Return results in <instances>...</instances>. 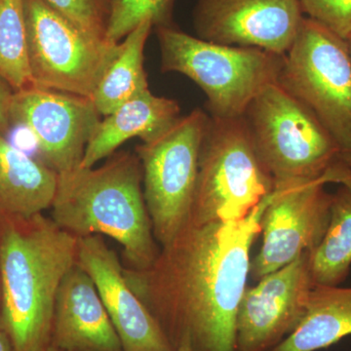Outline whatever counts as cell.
I'll return each mask as SVG.
<instances>
[{
	"mask_svg": "<svg viewBox=\"0 0 351 351\" xmlns=\"http://www.w3.org/2000/svg\"><path fill=\"white\" fill-rule=\"evenodd\" d=\"M58 174L0 134V219L29 218L52 206Z\"/></svg>",
	"mask_w": 351,
	"mask_h": 351,
	"instance_id": "cell-17",
	"label": "cell"
},
{
	"mask_svg": "<svg viewBox=\"0 0 351 351\" xmlns=\"http://www.w3.org/2000/svg\"><path fill=\"white\" fill-rule=\"evenodd\" d=\"M76 263L93 280L123 351H175L158 321L132 288L125 267L101 235L78 237Z\"/></svg>",
	"mask_w": 351,
	"mask_h": 351,
	"instance_id": "cell-14",
	"label": "cell"
},
{
	"mask_svg": "<svg viewBox=\"0 0 351 351\" xmlns=\"http://www.w3.org/2000/svg\"><path fill=\"white\" fill-rule=\"evenodd\" d=\"M304 17L298 0H197L193 24L203 40L285 55Z\"/></svg>",
	"mask_w": 351,
	"mask_h": 351,
	"instance_id": "cell-13",
	"label": "cell"
},
{
	"mask_svg": "<svg viewBox=\"0 0 351 351\" xmlns=\"http://www.w3.org/2000/svg\"><path fill=\"white\" fill-rule=\"evenodd\" d=\"M38 351H60V350H58L57 348H53V346H46V348H43V350H40Z\"/></svg>",
	"mask_w": 351,
	"mask_h": 351,
	"instance_id": "cell-29",
	"label": "cell"
},
{
	"mask_svg": "<svg viewBox=\"0 0 351 351\" xmlns=\"http://www.w3.org/2000/svg\"><path fill=\"white\" fill-rule=\"evenodd\" d=\"M14 90L0 77V134L8 132L11 126L10 108Z\"/></svg>",
	"mask_w": 351,
	"mask_h": 351,
	"instance_id": "cell-25",
	"label": "cell"
},
{
	"mask_svg": "<svg viewBox=\"0 0 351 351\" xmlns=\"http://www.w3.org/2000/svg\"><path fill=\"white\" fill-rule=\"evenodd\" d=\"M156 31L163 73H182L197 84L213 119L243 117L263 88L277 82L282 69L284 55L210 43L174 25Z\"/></svg>",
	"mask_w": 351,
	"mask_h": 351,
	"instance_id": "cell-5",
	"label": "cell"
},
{
	"mask_svg": "<svg viewBox=\"0 0 351 351\" xmlns=\"http://www.w3.org/2000/svg\"><path fill=\"white\" fill-rule=\"evenodd\" d=\"M180 112L177 101L156 96L151 90L127 101L101 120L88 143L80 167H94L132 138H140L143 143L158 138L174 125Z\"/></svg>",
	"mask_w": 351,
	"mask_h": 351,
	"instance_id": "cell-16",
	"label": "cell"
},
{
	"mask_svg": "<svg viewBox=\"0 0 351 351\" xmlns=\"http://www.w3.org/2000/svg\"><path fill=\"white\" fill-rule=\"evenodd\" d=\"M306 17L346 39L351 36V0H298Z\"/></svg>",
	"mask_w": 351,
	"mask_h": 351,
	"instance_id": "cell-24",
	"label": "cell"
},
{
	"mask_svg": "<svg viewBox=\"0 0 351 351\" xmlns=\"http://www.w3.org/2000/svg\"><path fill=\"white\" fill-rule=\"evenodd\" d=\"M176 0H110L106 38L119 43L145 21L156 27L173 25Z\"/></svg>",
	"mask_w": 351,
	"mask_h": 351,
	"instance_id": "cell-22",
	"label": "cell"
},
{
	"mask_svg": "<svg viewBox=\"0 0 351 351\" xmlns=\"http://www.w3.org/2000/svg\"><path fill=\"white\" fill-rule=\"evenodd\" d=\"M243 117L276 188L325 177L339 184L350 179L331 133L278 83L263 88Z\"/></svg>",
	"mask_w": 351,
	"mask_h": 351,
	"instance_id": "cell-4",
	"label": "cell"
},
{
	"mask_svg": "<svg viewBox=\"0 0 351 351\" xmlns=\"http://www.w3.org/2000/svg\"><path fill=\"white\" fill-rule=\"evenodd\" d=\"M309 256L306 252L245 289L237 313V351H269L297 328L315 286Z\"/></svg>",
	"mask_w": 351,
	"mask_h": 351,
	"instance_id": "cell-12",
	"label": "cell"
},
{
	"mask_svg": "<svg viewBox=\"0 0 351 351\" xmlns=\"http://www.w3.org/2000/svg\"><path fill=\"white\" fill-rule=\"evenodd\" d=\"M351 336V287L315 285L297 328L269 351H317Z\"/></svg>",
	"mask_w": 351,
	"mask_h": 351,
	"instance_id": "cell-18",
	"label": "cell"
},
{
	"mask_svg": "<svg viewBox=\"0 0 351 351\" xmlns=\"http://www.w3.org/2000/svg\"><path fill=\"white\" fill-rule=\"evenodd\" d=\"M73 24L98 38H106L108 0H43Z\"/></svg>",
	"mask_w": 351,
	"mask_h": 351,
	"instance_id": "cell-23",
	"label": "cell"
},
{
	"mask_svg": "<svg viewBox=\"0 0 351 351\" xmlns=\"http://www.w3.org/2000/svg\"><path fill=\"white\" fill-rule=\"evenodd\" d=\"M50 346L60 351H123L93 280L77 263L58 289Z\"/></svg>",
	"mask_w": 351,
	"mask_h": 351,
	"instance_id": "cell-15",
	"label": "cell"
},
{
	"mask_svg": "<svg viewBox=\"0 0 351 351\" xmlns=\"http://www.w3.org/2000/svg\"><path fill=\"white\" fill-rule=\"evenodd\" d=\"M152 27V21H145L120 43L119 54L108 66L91 98L103 117L149 91L144 51Z\"/></svg>",
	"mask_w": 351,
	"mask_h": 351,
	"instance_id": "cell-19",
	"label": "cell"
},
{
	"mask_svg": "<svg viewBox=\"0 0 351 351\" xmlns=\"http://www.w3.org/2000/svg\"><path fill=\"white\" fill-rule=\"evenodd\" d=\"M315 285L339 286L351 267V178L332 193L326 232L309 256Z\"/></svg>",
	"mask_w": 351,
	"mask_h": 351,
	"instance_id": "cell-20",
	"label": "cell"
},
{
	"mask_svg": "<svg viewBox=\"0 0 351 351\" xmlns=\"http://www.w3.org/2000/svg\"><path fill=\"white\" fill-rule=\"evenodd\" d=\"M277 83L326 127L341 149L351 152V58L348 43L304 17L284 55Z\"/></svg>",
	"mask_w": 351,
	"mask_h": 351,
	"instance_id": "cell-7",
	"label": "cell"
},
{
	"mask_svg": "<svg viewBox=\"0 0 351 351\" xmlns=\"http://www.w3.org/2000/svg\"><path fill=\"white\" fill-rule=\"evenodd\" d=\"M175 351H195V350H193V346L189 341H184L176 346Z\"/></svg>",
	"mask_w": 351,
	"mask_h": 351,
	"instance_id": "cell-27",
	"label": "cell"
},
{
	"mask_svg": "<svg viewBox=\"0 0 351 351\" xmlns=\"http://www.w3.org/2000/svg\"><path fill=\"white\" fill-rule=\"evenodd\" d=\"M52 219L76 237L107 235L122 247L127 269L142 271L159 252L143 189L140 159L128 152L98 168L78 167L58 175Z\"/></svg>",
	"mask_w": 351,
	"mask_h": 351,
	"instance_id": "cell-3",
	"label": "cell"
},
{
	"mask_svg": "<svg viewBox=\"0 0 351 351\" xmlns=\"http://www.w3.org/2000/svg\"><path fill=\"white\" fill-rule=\"evenodd\" d=\"M0 351H15L8 336L0 329Z\"/></svg>",
	"mask_w": 351,
	"mask_h": 351,
	"instance_id": "cell-26",
	"label": "cell"
},
{
	"mask_svg": "<svg viewBox=\"0 0 351 351\" xmlns=\"http://www.w3.org/2000/svg\"><path fill=\"white\" fill-rule=\"evenodd\" d=\"M100 115L91 98L36 86L14 92L10 108L11 123L32 132L40 161L58 175L80 167Z\"/></svg>",
	"mask_w": 351,
	"mask_h": 351,
	"instance_id": "cell-11",
	"label": "cell"
},
{
	"mask_svg": "<svg viewBox=\"0 0 351 351\" xmlns=\"http://www.w3.org/2000/svg\"><path fill=\"white\" fill-rule=\"evenodd\" d=\"M77 243L43 213L0 219V329L15 351L50 346L58 289L76 263Z\"/></svg>",
	"mask_w": 351,
	"mask_h": 351,
	"instance_id": "cell-2",
	"label": "cell"
},
{
	"mask_svg": "<svg viewBox=\"0 0 351 351\" xmlns=\"http://www.w3.org/2000/svg\"><path fill=\"white\" fill-rule=\"evenodd\" d=\"M272 193L240 221H189L152 267L125 269L174 348L188 341L195 351H237V313L250 276L251 247Z\"/></svg>",
	"mask_w": 351,
	"mask_h": 351,
	"instance_id": "cell-1",
	"label": "cell"
},
{
	"mask_svg": "<svg viewBox=\"0 0 351 351\" xmlns=\"http://www.w3.org/2000/svg\"><path fill=\"white\" fill-rule=\"evenodd\" d=\"M274 189V178L256 151L244 117L209 115L189 221H240Z\"/></svg>",
	"mask_w": 351,
	"mask_h": 351,
	"instance_id": "cell-6",
	"label": "cell"
},
{
	"mask_svg": "<svg viewBox=\"0 0 351 351\" xmlns=\"http://www.w3.org/2000/svg\"><path fill=\"white\" fill-rule=\"evenodd\" d=\"M348 48H350V58H351V36L350 38L348 39Z\"/></svg>",
	"mask_w": 351,
	"mask_h": 351,
	"instance_id": "cell-30",
	"label": "cell"
},
{
	"mask_svg": "<svg viewBox=\"0 0 351 351\" xmlns=\"http://www.w3.org/2000/svg\"><path fill=\"white\" fill-rule=\"evenodd\" d=\"M341 160L351 170V152L350 154H341Z\"/></svg>",
	"mask_w": 351,
	"mask_h": 351,
	"instance_id": "cell-28",
	"label": "cell"
},
{
	"mask_svg": "<svg viewBox=\"0 0 351 351\" xmlns=\"http://www.w3.org/2000/svg\"><path fill=\"white\" fill-rule=\"evenodd\" d=\"M0 77L14 92L34 86L27 59L24 0H0Z\"/></svg>",
	"mask_w": 351,
	"mask_h": 351,
	"instance_id": "cell-21",
	"label": "cell"
},
{
	"mask_svg": "<svg viewBox=\"0 0 351 351\" xmlns=\"http://www.w3.org/2000/svg\"><path fill=\"white\" fill-rule=\"evenodd\" d=\"M330 182L325 177L274 189L261 219L262 246L251 260L252 278L258 280L319 245L330 219Z\"/></svg>",
	"mask_w": 351,
	"mask_h": 351,
	"instance_id": "cell-10",
	"label": "cell"
},
{
	"mask_svg": "<svg viewBox=\"0 0 351 351\" xmlns=\"http://www.w3.org/2000/svg\"><path fill=\"white\" fill-rule=\"evenodd\" d=\"M27 59L34 86L92 98L120 50L45 3L24 0Z\"/></svg>",
	"mask_w": 351,
	"mask_h": 351,
	"instance_id": "cell-9",
	"label": "cell"
},
{
	"mask_svg": "<svg viewBox=\"0 0 351 351\" xmlns=\"http://www.w3.org/2000/svg\"><path fill=\"white\" fill-rule=\"evenodd\" d=\"M209 114L195 108L165 133L137 145L143 189L156 241L167 246L189 223Z\"/></svg>",
	"mask_w": 351,
	"mask_h": 351,
	"instance_id": "cell-8",
	"label": "cell"
}]
</instances>
